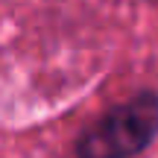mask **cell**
<instances>
[{"instance_id":"cell-1","label":"cell","mask_w":158,"mask_h":158,"mask_svg":"<svg viewBox=\"0 0 158 158\" xmlns=\"http://www.w3.org/2000/svg\"><path fill=\"white\" fill-rule=\"evenodd\" d=\"M158 135V91L143 88L88 123L73 141L76 158H135Z\"/></svg>"}]
</instances>
